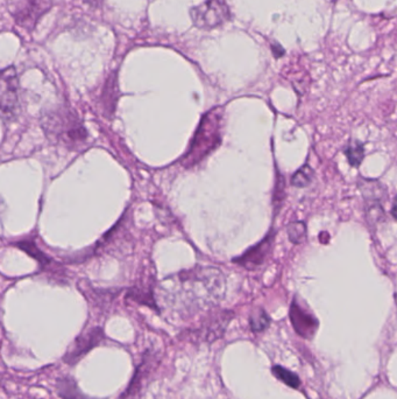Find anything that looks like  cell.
Instances as JSON below:
<instances>
[{
  "mask_svg": "<svg viewBox=\"0 0 397 399\" xmlns=\"http://www.w3.org/2000/svg\"><path fill=\"white\" fill-rule=\"evenodd\" d=\"M223 119H224V110L222 108H216L209 111L202 118L189 151L182 159L183 166H195L220 145Z\"/></svg>",
  "mask_w": 397,
  "mask_h": 399,
  "instance_id": "1",
  "label": "cell"
},
{
  "mask_svg": "<svg viewBox=\"0 0 397 399\" xmlns=\"http://www.w3.org/2000/svg\"><path fill=\"white\" fill-rule=\"evenodd\" d=\"M47 135L57 144L75 151L88 142V132L83 123L78 119L77 115L69 110H62L47 115L43 122Z\"/></svg>",
  "mask_w": 397,
  "mask_h": 399,
  "instance_id": "2",
  "label": "cell"
},
{
  "mask_svg": "<svg viewBox=\"0 0 397 399\" xmlns=\"http://www.w3.org/2000/svg\"><path fill=\"white\" fill-rule=\"evenodd\" d=\"M231 18L226 0H207L191 10V19L197 29L210 31L224 25Z\"/></svg>",
  "mask_w": 397,
  "mask_h": 399,
  "instance_id": "3",
  "label": "cell"
},
{
  "mask_svg": "<svg viewBox=\"0 0 397 399\" xmlns=\"http://www.w3.org/2000/svg\"><path fill=\"white\" fill-rule=\"evenodd\" d=\"M20 109L19 83L15 68L0 71V117L12 119Z\"/></svg>",
  "mask_w": 397,
  "mask_h": 399,
  "instance_id": "4",
  "label": "cell"
},
{
  "mask_svg": "<svg viewBox=\"0 0 397 399\" xmlns=\"http://www.w3.org/2000/svg\"><path fill=\"white\" fill-rule=\"evenodd\" d=\"M290 320L299 335L306 339H311L316 334L318 320L304 307V305L299 303L297 298H294L290 306Z\"/></svg>",
  "mask_w": 397,
  "mask_h": 399,
  "instance_id": "5",
  "label": "cell"
},
{
  "mask_svg": "<svg viewBox=\"0 0 397 399\" xmlns=\"http://www.w3.org/2000/svg\"><path fill=\"white\" fill-rule=\"evenodd\" d=\"M104 338V332L102 328H92L88 332L83 333L78 336L75 341L74 347L71 348L66 356L64 361L70 365H74L78 360H81L85 354L89 353L92 348L98 346Z\"/></svg>",
  "mask_w": 397,
  "mask_h": 399,
  "instance_id": "6",
  "label": "cell"
},
{
  "mask_svg": "<svg viewBox=\"0 0 397 399\" xmlns=\"http://www.w3.org/2000/svg\"><path fill=\"white\" fill-rule=\"evenodd\" d=\"M50 8V0H22L17 8V20L25 29H33L38 19Z\"/></svg>",
  "mask_w": 397,
  "mask_h": 399,
  "instance_id": "7",
  "label": "cell"
},
{
  "mask_svg": "<svg viewBox=\"0 0 397 399\" xmlns=\"http://www.w3.org/2000/svg\"><path fill=\"white\" fill-rule=\"evenodd\" d=\"M273 235L267 236L262 242L257 244V247H252L250 251H247L243 257L236 259L238 264L244 266L247 270H254L264 264L268 256L271 254L273 249Z\"/></svg>",
  "mask_w": 397,
  "mask_h": 399,
  "instance_id": "8",
  "label": "cell"
},
{
  "mask_svg": "<svg viewBox=\"0 0 397 399\" xmlns=\"http://www.w3.org/2000/svg\"><path fill=\"white\" fill-rule=\"evenodd\" d=\"M57 388H59V393H60L64 399H89L87 396L83 395V393L78 390L77 384L75 383L73 378H62V379L59 381Z\"/></svg>",
  "mask_w": 397,
  "mask_h": 399,
  "instance_id": "9",
  "label": "cell"
},
{
  "mask_svg": "<svg viewBox=\"0 0 397 399\" xmlns=\"http://www.w3.org/2000/svg\"><path fill=\"white\" fill-rule=\"evenodd\" d=\"M273 371V375L275 377L280 379V381L283 382L285 385H288L292 389H299V385H301V379H299V376L292 372V371L285 369V368L281 367V365H275L271 369Z\"/></svg>",
  "mask_w": 397,
  "mask_h": 399,
  "instance_id": "10",
  "label": "cell"
},
{
  "mask_svg": "<svg viewBox=\"0 0 397 399\" xmlns=\"http://www.w3.org/2000/svg\"><path fill=\"white\" fill-rule=\"evenodd\" d=\"M345 154L347 157L348 161L352 166H359L361 164L364 156H365V150L360 143H350L347 149L345 150Z\"/></svg>",
  "mask_w": 397,
  "mask_h": 399,
  "instance_id": "11",
  "label": "cell"
},
{
  "mask_svg": "<svg viewBox=\"0 0 397 399\" xmlns=\"http://www.w3.org/2000/svg\"><path fill=\"white\" fill-rule=\"evenodd\" d=\"M269 322H271L269 317L264 310H257L253 314L250 315V325L253 332H264V329L268 328Z\"/></svg>",
  "mask_w": 397,
  "mask_h": 399,
  "instance_id": "12",
  "label": "cell"
},
{
  "mask_svg": "<svg viewBox=\"0 0 397 399\" xmlns=\"http://www.w3.org/2000/svg\"><path fill=\"white\" fill-rule=\"evenodd\" d=\"M313 179V171L310 168L309 165H306L296 172L295 175L292 177V184L296 187H306L311 184Z\"/></svg>",
  "mask_w": 397,
  "mask_h": 399,
  "instance_id": "13",
  "label": "cell"
},
{
  "mask_svg": "<svg viewBox=\"0 0 397 399\" xmlns=\"http://www.w3.org/2000/svg\"><path fill=\"white\" fill-rule=\"evenodd\" d=\"M287 231H288L289 240H292V243H302L303 240H306V228L303 222L290 223L287 228Z\"/></svg>",
  "mask_w": 397,
  "mask_h": 399,
  "instance_id": "14",
  "label": "cell"
}]
</instances>
